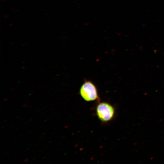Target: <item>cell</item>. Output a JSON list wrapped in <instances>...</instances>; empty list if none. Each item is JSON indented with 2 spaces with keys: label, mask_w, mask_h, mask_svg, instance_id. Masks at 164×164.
<instances>
[{
  "label": "cell",
  "mask_w": 164,
  "mask_h": 164,
  "mask_svg": "<svg viewBox=\"0 0 164 164\" xmlns=\"http://www.w3.org/2000/svg\"><path fill=\"white\" fill-rule=\"evenodd\" d=\"M29 160V159L28 158H27V159H25V160H24V162H28Z\"/></svg>",
  "instance_id": "3"
},
{
  "label": "cell",
  "mask_w": 164,
  "mask_h": 164,
  "mask_svg": "<svg viewBox=\"0 0 164 164\" xmlns=\"http://www.w3.org/2000/svg\"><path fill=\"white\" fill-rule=\"evenodd\" d=\"M8 99V98H5V99H4V101H5L7 100Z\"/></svg>",
  "instance_id": "5"
},
{
  "label": "cell",
  "mask_w": 164,
  "mask_h": 164,
  "mask_svg": "<svg viewBox=\"0 0 164 164\" xmlns=\"http://www.w3.org/2000/svg\"><path fill=\"white\" fill-rule=\"evenodd\" d=\"M80 92L82 97L87 101H93L99 99L96 87L90 81H85L83 84Z\"/></svg>",
  "instance_id": "2"
},
{
  "label": "cell",
  "mask_w": 164,
  "mask_h": 164,
  "mask_svg": "<svg viewBox=\"0 0 164 164\" xmlns=\"http://www.w3.org/2000/svg\"><path fill=\"white\" fill-rule=\"evenodd\" d=\"M27 104H25L23 106V107H26V106H27Z\"/></svg>",
  "instance_id": "4"
},
{
  "label": "cell",
  "mask_w": 164,
  "mask_h": 164,
  "mask_svg": "<svg viewBox=\"0 0 164 164\" xmlns=\"http://www.w3.org/2000/svg\"><path fill=\"white\" fill-rule=\"evenodd\" d=\"M96 114L98 118L103 122H107L114 117L115 109L110 104L103 102L97 104L96 108Z\"/></svg>",
  "instance_id": "1"
}]
</instances>
